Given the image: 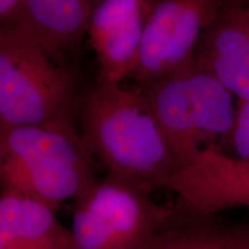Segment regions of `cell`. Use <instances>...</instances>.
<instances>
[{"mask_svg": "<svg viewBox=\"0 0 249 249\" xmlns=\"http://www.w3.org/2000/svg\"><path fill=\"white\" fill-rule=\"evenodd\" d=\"M81 136L108 173L152 189L178 170L142 92L102 80L79 103Z\"/></svg>", "mask_w": 249, "mask_h": 249, "instance_id": "obj_1", "label": "cell"}, {"mask_svg": "<svg viewBox=\"0 0 249 249\" xmlns=\"http://www.w3.org/2000/svg\"><path fill=\"white\" fill-rule=\"evenodd\" d=\"M95 157L73 124L20 126L0 132L1 188L58 210L99 179Z\"/></svg>", "mask_w": 249, "mask_h": 249, "instance_id": "obj_2", "label": "cell"}, {"mask_svg": "<svg viewBox=\"0 0 249 249\" xmlns=\"http://www.w3.org/2000/svg\"><path fill=\"white\" fill-rule=\"evenodd\" d=\"M79 110L71 74L36 37L17 26L0 33V132L73 124Z\"/></svg>", "mask_w": 249, "mask_h": 249, "instance_id": "obj_3", "label": "cell"}, {"mask_svg": "<svg viewBox=\"0 0 249 249\" xmlns=\"http://www.w3.org/2000/svg\"><path fill=\"white\" fill-rule=\"evenodd\" d=\"M140 91L178 169L231 135L234 96L196 64L143 85Z\"/></svg>", "mask_w": 249, "mask_h": 249, "instance_id": "obj_4", "label": "cell"}, {"mask_svg": "<svg viewBox=\"0 0 249 249\" xmlns=\"http://www.w3.org/2000/svg\"><path fill=\"white\" fill-rule=\"evenodd\" d=\"M154 189L107 173L74 201L73 230L82 249H142L181 213L160 204Z\"/></svg>", "mask_w": 249, "mask_h": 249, "instance_id": "obj_5", "label": "cell"}, {"mask_svg": "<svg viewBox=\"0 0 249 249\" xmlns=\"http://www.w3.org/2000/svg\"><path fill=\"white\" fill-rule=\"evenodd\" d=\"M218 0H160L149 11L133 77L147 85L195 64L198 43L217 18Z\"/></svg>", "mask_w": 249, "mask_h": 249, "instance_id": "obj_6", "label": "cell"}, {"mask_svg": "<svg viewBox=\"0 0 249 249\" xmlns=\"http://www.w3.org/2000/svg\"><path fill=\"white\" fill-rule=\"evenodd\" d=\"M164 188L176 193L186 209L201 216L249 208V160L211 145L177 170Z\"/></svg>", "mask_w": 249, "mask_h": 249, "instance_id": "obj_7", "label": "cell"}, {"mask_svg": "<svg viewBox=\"0 0 249 249\" xmlns=\"http://www.w3.org/2000/svg\"><path fill=\"white\" fill-rule=\"evenodd\" d=\"M148 0H99L88 28L102 80L120 83L133 75L149 14Z\"/></svg>", "mask_w": 249, "mask_h": 249, "instance_id": "obj_8", "label": "cell"}, {"mask_svg": "<svg viewBox=\"0 0 249 249\" xmlns=\"http://www.w3.org/2000/svg\"><path fill=\"white\" fill-rule=\"evenodd\" d=\"M195 64L239 101H249V23L244 12L217 17L198 43Z\"/></svg>", "mask_w": 249, "mask_h": 249, "instance_id": "obj_9", "label": "cell"}, {"mask_svg": "<svg viewBox=\"0 0 249 249\" xmlns=\"http://www.w3.org/2000/svg\"><path fill=\"white\" fill-rule=\"evenodd\" d=\"M55 213L35 198L1 189L0 249H82Z\"/></svg>", "mask_w": 249, "mask_h": 249, "instance_id": "obj_10", "label": "cell"}, {"mask_svg": "<svg viewBox=\"0 0 249 249\" xmlns=\"http://www.w3.org/2000/svg\"><path fill=\"white\" fill-rule=\"evenodd\" d=\"M99 0H23L17 26L31 34L60 57L86 33Z\"/></svg>", "mask_w": 249, "mask_h": 249, "instance_id": "obj_11", "label": "cell"}, {"mask_svg": "<svg viewBox=\"0 0 249 249\" xmlns=\"http://www.w3.org/2000/svg\"><path fill=\"white\" fill-rule=\"evenodd\" d=\"M226 232L213 223L211 217L194 213L183 207L181 213L142 249H223Z\"/></svg>", "mask_w": 249, "mask_h": 249, "instance_id": "obj_12", "label": "cell"}, {"mask_svg": "<svg viewBox=\"0 0 249 249\" xmlns=\"http://www.w3.org/2000/svg\"><path fill=\"white\" fill-rule=\"evenodd\" d=\"M236 157L249 160V101H239L230 135Z\"/></svg>", "mask_w": 249, "mask_h": 249, "instance_id": "obj_13", "label": "cell"}, {"mask_svg": "<svg viewBox=\"0 0 249 249\" xmlns=\"http://www.w3.org/2000/svg\"><path fill=\"white\" fill-rule=\"evenodd\" d=\"M223 249H249V225H241L227 231Z\"/></svg>", "mask_w": 249, "mask_h": 249, "instance_id": "obj_14", "label": "cell"}, {"mask_svg": "<svg viewBox=\"0 0 249 249\" xmlns=\"http://www.w3.org/2000/svg\"><path fill=\"white\" fill-rule=\"evenodd\" d=\"M23 0H0V20L2 26L13 24L20 14Z\"/></svg>", "mask_w": 249, "mask_h": 249, "instance_id": "obj_15", "label": "cell"}, {"mask_svg": "<svg viewBox=\"0 0 249 249\" xmlns=\"http://www.w3.org/2000/svg\"><path fill=\"white\" fill-rule=\"evenodd\" d=\"M242 12H244V15H245L246 20H247V21H248V23H249V8L245 9V11H242Z\"/></svg>", "mask_w": 249, "mask_h": 249, "instance_id": "obj_16", "label": "cell"}]
</instances>
